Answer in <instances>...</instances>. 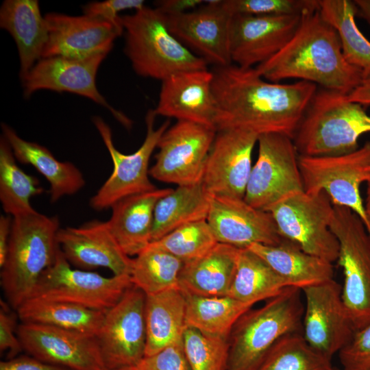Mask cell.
Here are the masks:
<instances>
[{
    "label": "cell",
    "instance_id": "cell-47",
    "mask_svg": "<svg viewBox=\"0 0 370 370\" xmlns=\"http://www.w3.org/2000/svg\"><path fill=\"white\" fill-rule=\"evenodd\" d=\"M204 3L202 0H161L156 1L155 8L166 15H171L191 11Z\"/></svg>",
    "mask_w": 370,
    "mask_h": 370
},
{
    "label": "cell",
    "instance_id": "cell-12",
    "mask_svg": "<svg viewBox=\"0 0 370 370\" xmlns=\"http://www.w3.org/2000/svg\"><path fill=\"white\" fill-rule=\"evenodd\" d=\"M257 143L258 158L252 166L244 199L267 211L289 195L304 190L299 154L293 138L284 134H262Z\"/></svg>",
    "mask_w": 370,
    "mask_h": 370
},
{
    "label": "cell",
    "instance_id": "cell-44",
    "mask_svg": "<svg viewBox=\"0 0 370 370\" xmlns=\"http://www.w3.org/2000/svg\"><path fill=\"white\" fill-rule=\"evenodd\" d=\"M145 6L143 0H107L86 4L84 14L108 21L123 32L121 16L119 13L125 10H140Z\"/></svg>",
    "mask_w": 370,
    "mask_h": 370
},
{
    "label": "cell",
    "instance_id": "cell-21",
    "mask_svg": "<svg viewBox=\"0 0 370 370\" xmlns=\"http://www.w3.org/2000/svg\"><path fill=\"white\" fill-rule=\"evenodd\" d=\"M206 220L218 243L239 249L254 243L277 245L282 240L271 214L244 198L212 196Z\"/></svg>",
    "mask_w": 370,
    "mask_h": 370
},
{
    "label": "cell",
    "instance_id": "cell-10",
    "mask_svg": "<svg viewBox=\"0 0 370 370\" xmlns=\"http://www.w3.org/2000/svg\"><path fill=\"white\" fill-rule=\"evenodd\" d=\"M156 116L154 110L147 112L145 140L140 147L130 154L123 153L115 147L111 130L101 118L95 116L92 119L111 157L113 171L90 198V206L92 208L98 211L110 208L114 204L123 198L157 188L149 177V160L161 136L169 127L171 121L166 120L156 129L154 121Z\"/></svg>",
    "mask_w": 370,
    "mask_h": 370
},
{
    "label": "cell",
    "instance_id": "cell-24",
    "mask_svg": "<svg viewBox=\"0 0 370 370\" xmlns=\"http://www.w3.org/2000/svg\"><path fill=\"white\" fill-rule=\"evenodd\" d=\"M212 71L173 74L162 81L156 115L215 128L216 102Z\"/></svg>",
    "mask_w": 370,
    "mask_h": 370
},
{
    "label": "cell",
    "instance_id": "cell-11",
    "mask_svg": "<svg viewBox=\"0 0 370 370\" xmlns=\"http://www.w3.org/2000/svg\"><path fill=\"white\" fill-rule=\"evenodd\" d=\"M71 265L59 247L54 262L41 275L30 297L107 311L133 285L130 275L104 277Z\"/></svg>",
    "mask_w": 370,
    "mask_h": 370
},
{
    "label": "cell",
    "instance_id": "cell-16",
    "mask_svg": "<svg viewBox=\"0 0 370 370\" xmlns=\"http://www.w3.org/2000/svg\"><path fill=\"white\" fill-rule=\"evenodd\" d=\"M258 136L241 128L217 131L202 177L210 195L244 198Z\"/></svg>",
    "mask_w": 370,
    "mask_h": 370
},
{
    "label": "cell",
    "instance_id": "cell-15",
    "mask_svg": "<svg viewBox=\"0 0 370 370\" xmlns=\"http://www.w3.org/2000/svg\"><path fill=\"white\" fill-rule=\"evenodd\" d=\"M306 304L302 335L316 352L332 359L350 341L356 329L334 279L301 290Z\"/></svg>",
    "mask_w": 370,
    "mask_h": 370
},
{
    "label": "cell",
    "instance_id": "cell-33",
    "mask_svg": "<svg viewBox=\"0 0 370 370\" xmlns=\"http://www.w3.org/2000/svg\"><path fill=\"white\" fill-rule=\"evenodd\" d=\"M183 293L186 327L211 336L229 338L236 321L254 305L228 295L207 297Z\"/></svg>",
    "mask_w": 370,
    "mask_h": 370
},
{
    "label": "cell",
    "instance_id": "cell-3",
    "mask_svg": "<svg viewBox=\"0 0 370 370\" xmlns=\"http://www.w3.org/2000/svg\"><path fill=\"white\" fill-rule=\"evenodd\" d=\"M57 217L34 212L12 217L1 285L15 310L29 299L43 272L55 261L59 249Z\"/></svg>",
    "mask_w": 370,
    "mask_h": 370
},
{
    "label": "cell",
    "instance_id": "cell-22",
    "mask_svg": "<svg viewBox=\"0 0 370 370\" xmlns=\"http://www.w3.org/2000/svg\"><path fill=\"white\" fill-rule=\"evenodd\" d=\"M48 39L42 58L51 56L86 58L108 54L116 37L123 34L112 23L86 14L60 13L45 15Z\"/></svg>",
    "mask_w": 370,
    "mask_h": 370
},
{
    "label": "cell",
    "instance_id": "cell-1",
    "mask_svg": "<svg viewBox=\"0 0 370 370\" xmlns=\"http://www.w3.org/2000/svg\"><path fill=\"white\" fill-rule=\"evenodd\" d=\"M212 72L217 131L241 128L258 135L278 133L293 138L318 89L305 81L269 82L255 67L234 64L214 66Z\"/></svg>",
    "mask_w": 370,
    "mask_h": 370
},
{
    "label": "cell",
    "instance_id": "cell-5",
    "mask_svg": "<svg viewBox=\"0 0 370 370\" xmlns=\"http://www.w3.org/2000/svg\"><path fill=\"white\" fill-rule=\"evenodd\" d=\"M370 132V115L347 95L317 89L294 136L299 155H342L359 148L358 139Z\"/></svg>",
    "mask_w": 370,
    "mask_h": 370
},
{
    "label": "cell",
    "instance_id": "cell-52",
    "mask_svg": "<svg viewBox=\"0 0 370 370\" xmlns=\"http://www.w3.org/2000/svg\"><path fill=\"white\" fill-rule=\"evenodd\" d=\"M111 370H134V368L128 367H122V368L111 369Z\"/></svg>",
    "mask_w": 370,
    "mask_h": 370
},
{
    "label": "cell",
    "instance_id": "cell-37",
    "mask_svg": "<svg viewBox=\"0 0 370 370\" xmlns=\"http://www.w3.org/2000/svg\"><path fill=\"white\" fill-rule=\"evenodd\" d=\"M183 265L177 257L149 244L133 258L131 281L145 295L178 287Z\"/></svg>",
    "mask_w": 370,
    "mask_h": 370
},
{
    "label": "cell",
    "instance_id": "cell-23",
    "mask_svg": "<svg viewBox=\"0 0 370 370\" xmlns=\"http://www.w3.org/2000/svg\"><path fill=\"white\" fill-rule=\"evenodd\" d=\"M57 241L66 259L77 269L106 268L115 275H130L133 258L122 250L107 221L93 220L78 227L60 228Z\"/></svg>",
    "mask_w": 370,
    "mask_h": 370
},
{
    "label": "cell",
    "instance_id": "cell-14",
    "mask_svg": "<svg viewBox=\"0 0 370 370\" xmlns=\"http://www.w3.org/2000/svg\"><path fill=\"white\" fill-rule=\"evenodd\" d=\"M145 297L140 288L132 285L106 312L95 336L106 370L134 367L145 356Z\"/></svg>",
    "mask_w": 370,
    "mask_h": 370
},
{
    "label": "cell",
    "instance_id": "cell-30",
    "mask_svg": "<svg viewBox=\"0 0 370 370\" xmlns=\"http://www.w3.org/2000/svg\"><path fill=\"white\" fill-rule=\"evenodd\" d=\"M145 320V356L182 338L186 328V298L180 286L146 295Z\"/></svg>",
    "mask_w": 370,
    "mask_h": 370
},
{
    "label": "cell",
    "instance_id": "cell-39",
    "mask_svg": "<svg viewBox=\"0 0 370 370\" xmlns=\"http://www.w3.org/2000/svg\"><path fill=\"white\" fill-rule=\"evenodd\" d=\"M217 243L214 234L206 219L182 225L150 245L170 253L186 263L202 256Z\"/></svg>",
    "mask_w": 370,
    "mask_h": 370
},
{
    "label": "cell",
    "instance_id": "cell-28",
    "mask_svg": "<svg viewBox=\"0 0 370 370\" xmlns=\"http://www.w3.org/2000/svg\"><path fill=\"white\" fill-rule=\"evenodd\" d=\"M262 258L291 286L301 290L334 279L332 263L305 252L282 238L277 245L254 243L247 247Z\"/></svg>",
    "mask_w": 370,
    "mask_h": 370
},
{
    "label": "cell",
    "instance_id": "cell-41",
    "mask_svg": "<svg viewBox=\"0 0 370 370\" xmlns=\"http://www.w3.org/2000/svg\"><path fill=\"white\" fill-rule=\"evenodd\" d=\"M232 14L251 16L302 15L319 10V0H222Z\"/></svg>",
    "mask_w": 370,
    "mask_h": 370
},
{
    "label": "cell",
    "instance_id": "cell-48",
    "mask_svg": "<svg viewBox=\"0 0 370 370\" xmlns=\"http://www.w3.org/2000/svg\"><path fill=\"white\" fill-rule=\"evenodd\" d=\"M12 217L1 215L0 217V267H3L8 250Z\"/></svg>",
    "mask_w": 370,
    "mask_h": 370
},
{
    "label": "cell",
    "instance_id": "cell-19",
    "mask_svg": "<svg viewBox=\"0 0 370 370\" xmlns=\"http://www.w3.org/2000/svg\"><path fill=\"white\" fill-rule=\"evenodd\" d=\"M301 17L232 14L229 33L232 64L252 68L275 56L296 33Z\"/></svg>",
    "mask_w": 370,
    "mask_h": 370
},
{
    "label": "cell",
    "instance_id": "cell-34",
    "mask_svg": "<svg viewBox=\"0 0 370 370\" xmlns=\"http://www.w3.org/2000/svg\"><path fill=\"white\" fill-rule=\"evenodd\" d=\"M291 286L262 258L247 248L241 249L228 296L255 304Z\"/></svg>",
    "mask_w": 370,
    "mask_h": 370
},
{
    "label": "cell",
    "instance_id": "cell-43",
    "mask_svg": "<svg viewBox=\"0 0 370 370\" xmlns=\"http://www.w3.org/2000/svg\"><path fill=\"white\" fill-rule=\"evenodd\" d=\"M134 368V370H190L183 337L154 354L144 356Z\"/></svg>",
    "mask_w": 370,
    "mask_h": 370
},
{
    "label": "cell",
    "instance_id": "cell-35",
    "mask_svg": "<svg viewBox=\"0 0 370 370\" xmlns=\"http://www.w3.org/2000/svg\"><path fill=\"white\" fill-rule=\"evenodd\" d=\"M319 12L338 33L345 60L363 74L370 72V41L358 29L357 7L350 0H319Z\"/></svg>",
    "mask_w": 370,
    "mask_h": 370
},
{
    "label": "cell",
    "instance_id": "cell-31",
    "mask_svg": "<svg viewBox=\"0 0 370 370\" xmlns=\"http://www.w3.org/2000/svg\"><path fill=\"white\" fill-rule=\"evenodd\" d=\"M211 197L201 180L177 186L162 197L154 210L151 243L182 225L207 219Z\"/></svg>",
    "mask_w": 370,
    "mask_h": 370
},
{
    "label": "cell",
    "instance_id": "cell-36",
    "mask_svg": "<svg viewBox=\"0 0 370 370\" xmlns=\"http://www.w3.org/2000/svg\"><path fill=\"white\" fill-rule=\"evenodd\" d=\"M43 191L37 178L26 173L17 165L10 145L2 136L0 140V201L4 212L12 217L35 212L30 199Z\"/></svg>",
    "mask_w": 370,
    "mask_h": 370
},
{
    "label": "cell",
    "instance_id": "cell-4",
    "mask_svg": "<svg viewBox=\"0 0 370 370\" xmlns=\"http://www.w3.org/2000/svg\"><path fill=\"white\" fill-rule=\"evenodd\" d=\"M301 291L287 287L262 306L251 308L240 317L228 338L227 370H257L281 338L302 333L304 306Z\"/></svg>",
    "mask_w": 370,
    "mask_h": 370
},
{
    "label": "cell",
    "instance_id": "cell-9",
    "mask_svg": "<svg viewBox=\"0 0 370 370\" xmlns=\"http://www.w3.org/2000/svg\"><path fill=\"white\" fill-rule=\"evenodd\" d=\"M304 190L323 191L334 206L346 207L362 221L370 234L360 186L370 179V141L351 153L336 156H299Z\"/></svg>",
    "mask_w": 370,
    "mask_h": 370
},
{
    "label": "cell",
    "instance_id": "cell-6",
    "mask_svg": "<svg viewBox=\"0 0 370 370\" xmlns=\"http://www.w3.org/2000/svg\"><path fill=\"white\" fill-rule=\"evenodd\" d=\"M121 18L124 52L137 75L162 82L177 73L208 69L204 60L171 34L166 14L158 8L145 5Z\"/></svg>",
    "mask_w": 370,
    "mask_h": 370
},
{
    "label": "cell",
    "instance_id": "cell-26",
    "mask_svg": "<svg viewBox=\"0 0 370 370\" xmlns=\"http://www.w3.org/2000/svg\"><path fill=\"white\" fill-rule=\"evenodd\" d=\"M0 26L14 38L18 49L21 80L38 60L48 39L47 23L37 0H5L0 9Z\"/></svg>",
    "mask_w": 370,
    "mask_h": 370
},
{
    "label": "cell",
    "instance_id": "cell-38",
    "mask_svg": "<svg viewBox=\"0 0 370 370\" xmlns=\"http://www.w3.org/2000/svg\"><path fill=\"white\" fill-rule=\"evenodd\" d=\"M331 359L314 350L302 333L281 338L257 370H332Z\"/></svg>",
    "mask_w": 370,
    "mask_h": 370
},
{
    "label": "cell",
    "instance_id": "cell-13",
    "mask_svg": "<svg viewBox=\"0 0 370 370\" xmlns=\"http://www.w3.org/2000/svg\"><path fill=\"white\" fill-rule=\"evenodd\" d=\"M216 133L211 127L177 121L161 136L149 175L159 182L177 186L201 181Z\"/></svg>",
    "mask_w": 370,
    "mask_h": 370
},
{
    "label": "cell",
    "instance_id": "cell-7",
    "mask_svg": "<svg viewBox=\"0 0 370 370\" xmlns=\"http://www.w3.org/2000/svg\"><path fill=\"white\" fill-rule=\"evenodd\" d=\"M330 229L343 273L342 299L356 330L370 323V234L350 209L334 205Z\"/></svg>",
    "mask_w": 370,
    "mask_h": 370
},
{
    "label": "cell",
    "instance_id": "cell-20",
    "mask_svg": "<svg viewBox=\"0 0 370 370\" xmlns=\"http://www.w3.org/2000/svg\"><path fill=\"white\" fill-rule=\"evenodd\" d=\"M108 54L78 58L66 56L42 58L21 79L25 97L39 90L69 92L87 97L103 106L121 123L129 120L110 106L96 85L98 69Z\"/></svg>",
    "mask_w": 370,
    "mask_h": 370
},
{
    "label": "cell",
    "instance_id": "cell-40",
    "mask_svg": "<svg viewBox=\"0 0 370 370\" xmlns=\"http://www.w3.org/2000/svg\"><path fill=\"white\" fill-rule=\"evenodd\" d=\"M183 342L190 370H227L228 338L208 336L186 327Z\"/></svg>",
    "mask_w": 370,
    "mask_h": 370
},
{
    "label": "cell",
    "instance_id": "cell-25",
    "mask_svg": "<svg viewBox=\"0 0 370 370\" xmlns=\"http://www.w3.org/2000/svg\"><path fill=\"white\" fill-rule=\"evenodd\" d=\"M173 189L156 188L127 197L112 206V214L107 223L126 255L136 256L151 243L156 205Z\"/></svg>",
    "mask_w": 370,
    "mask_h": 370
},
{
    "label": "cell",
    "instance_id": "cell-50",
    "mask_svg": "<svg viewBox=\"0 0 370 370\" xmlns=\"http://www.w3.org/2000/svg\"><path fill=\"white\" fill-rule=\"evenodd\" d=\"M357 7V15L370 25V0H354Z\"/></svg>",
    "mask_w": 370,
    "mask_h": 370
},
{
    "label": "cell",
    "instance_id": "cell-18",
    "mask_svg": "<svg viewBox=\"0 0 370 370\" xmlns=\"http://www.w3.org/2000/svg\"><path fill=\"white\" fill-rule=\"evenodd\" d=\"M232 15L223 7L222 0H207L191 11L166 16L171 34L214 67L232 64L229 42Z\"/></svg>",
    "mask_w": 370,
    "mask_h": 370
},
{
    "label": "cell",
    "instance_id": "cell-45",
    "mask_svg": "<svg viewBox=\"0 0 370 370\" xmlns=\"http://www.w3.org/2000/svg\"><path fill=\"white\" fill-rule=\"evenodd\" d=\"M16 317L1 301L0 309V351L7 352L8 359L18 356L23 350L17 336Z\"/></svg>",
    "mask_w": 370,
    "mask_h": 370
},
{
    "label": "cell",
    "instance_id": "cell-32",
    "mask_svg": "<svg viewBox=\"0 0 370 370\" xmlns=\"http://www.w3.org/2000/svg\"><path fill=\"white\" fill-rule=\"evenodd\" d=\"M16 312L21 323L42 324L96 336L106 311L65 301L30 297Z\"/></svg>",
    "mask_w": 370,
    "mask_h": 370
},
{
    "label": "cell",
    "instance_id": "cell-29",
    "mask_svg": "<svg viewBox=\"0 0 370 370\" xmlns=\"http://www.w3.org/2000/svg\"><path fill=\"white\" fill-rule=\"evenodd\" d=\"M3 136L10 145L15 158L33 166L49 182L51 202L79 191L86 184L80 170L72 162L56 159L45 147L21 138L5 123L1 124Z\"/></svg>",
    "mask_w": 370,
    "mask_h": 370
},
{
    "label": "cell",
    "instance_id": "cell-46",
    "mask_svg": "<svg viewBox=\"0 0 370 370\" xmlns=\"http://www.w3.org/2000/svg\"><path fill=\"white\" fill-rule=\"evenodd\" d=\"M0 370H69L42 362L31 356H18L0 362Z\"/></svg>",
    "mask_w": 370,
    "mask_h": 370
},
{
    "label": "cell",
    "instance_id": "cell-53",
    "mask_svg": "<svg viewBox=\"0 0 370 370\" xmlns=\"http://www.w3.org/2000/svg\"><path fill=\"white\" fill-rule=\"evenodd\" d=\"M332 370H341V369H338L334 367Z\"/></svg>",
    "mask_w": 370,
    "mask_h": 370
},
{
    "label": "cell",
    "instance_id": "cell-49",
    "mask_svg": "<svg viewBox=\"0 0 370 370\" xmlns=\"http://www.w3.org/2000/svg\"><path fill=\"white\" fill-rule=\"evenodd\" d=\"M348 100L362 106L370 105V72L363 74L361 83L347 95Z\"/></svg>",
    "mask_w": 370,
    "mask_h": 370
},
{
    "label": "cell",
    "instance_id": "cell-42",
    "mask_svg": "<svg viewBox=\"0 0 370 370\" xmlns=\"http://www.w3.org/2000/svg\"><path fill=\"white\" fill-rule=\"evenodd\" d=\"M338 356L341 370H370V323L354 332Z\"/></svg>",
    "mask_w": 370,
    "mask_h": 370
},
{
    "label": "cell",
    "instance_id": "cell-17",
    "mask_svg": "<svg viewBox=\"0 0 370 370\" xmlns=\"http://www.w3.org/2000/svg\"><path fill=\"white\" fill-rule=\"evenodd\" d=\"M23 349L42 362L69 370H106L95 336L56 327L21 323Z\"/></svg>",
    "mask_w": 370,
    "mask_h": 370
},
{
    "label": "cell",
    "instance_id": "cell-8",
    "mask_svg": "<svg viewBox=\"0 0 370 370\" xmlns=\"http://www.w3.org/2000/svg\"><path fill=\"white\" fill-rule=\"evenodd\" d=\"M267 212L271 214L282 238L331 263L337 260L339 245L330 229L334 204L325 192L294 193Z\"/></svg>",
    "mask_w": 370,
    "mask_h": 370
},
{
    "label": "cell",
    "instance_id": "cell-51",
    "mask_svg": "<svg viewBox=\"0 0 370 370\" xmlns=\"http://www.w3.org/2000/svg\"><path fill=\"white\" fill-rule=\"evenodd\" d=\"M364 205L366 214L370 224V179L367 182L366 197Z\"/></svg>",
    "mask_w": 370,
    "mask_h": 370
},
{
    "label": "cell",
    "instance_id": "cell-2",
    "mask_svg": "<svg viewBox=\"0 0 370 370\" xmlns=\"http://www.w3.org/2000/svg\"><path fill=\"white\" fill-rule=\"evenodd\" d=\"M255 69L269 82L295 79L345 95L363 78V72L345 60L338 33L319 10L304 12L288 44Z\"/></svg>",
    "mask_w": 370,
    "mask_h": 370
},
{
    "label": "cell",
    "instance_id": "cell-27",
    "mask_svg": "<svg viewBox=\"0 0 370 370\" xmlns=\"http://www.w3.org/2000/svg\"><path fill=\"white\" fill-rule=\"evenodd\" d=\"M240 249L218 243L202 256L184 263L179 278L180 288L184 293L201 296L227 295Z\"/></svg>",
    "mask_w": 370,
    "mask_h": 370
}]
</instances>
